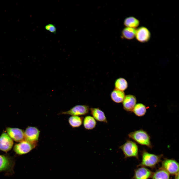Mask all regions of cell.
<instances>
[{
  "mask_svg": "<svg viewBox=\"0 0 179 179\" xmlns=\"http://www.w3.org/2000/svg\"><path fill=\"white\" fill-rule=\"evenodd\" d=\"M129 137L138 144L146 145L150 148L152 147L150 141V137L148 133L142 129L130 133Z\"/></svg>",
  "mask_w": 179,
  "mask_h": 179,
  "instance_id": "obj_1",
  "label": "cell"
},
{
  "mask_svg": "<svg viewBox=\"0 0 179 179\" xmlns=\"http://www.w3.org/2000/svg\"><path fill=\"white\" fill-rule=\"evenodd\" d=\"M162 156L151 154L144 150L142 153L141 162L138 166L153 167L161 161Z\"/></svg>",
  "mask_w": 179,
  "mask_h": 179,
  "instance_id": "obj_2",
  "label": "cell"
},
{
  "mask_svg": "<svg viewBox=\"0 0 179 179\" xmlns=\"http://www.w3.org/2000/svg\"><path fill=\"white\" fill-rule=\"evenodd\" d=\"M15 163L14 157L8 155H0V172H4L8 174H12Z\"/></svg>",
  "mask_w": 179,
  "mask_h": 179,
  "instance_id": "obj_3",
  "label": "cell"
},
{
  "mask_svg": "<svg viewBox=\"0 0 179 179\" xmlns=\"http://www.w3.org/2000/svg\"><path fill=\"white\" fill-rule=\"evenodd\" d=\"M119 148L123 151L125 158L131 157L138 158V146L134 142L127 140L125 143L120 146Z\"/></svg>",
  "mask_w": 179,
  "mask_h": 179,
  "instance_id": "obj_4",
  "label": "cell"
},
{
  "mask_svg": "<svg viewBox=\"0 0 179 179\" xmlns=\"http://www.w3.org/2000/svg\"><path fill=\"white\" fill-rule=\"evenodd\" d=\"M37 142H31L25 140L16 144L13 150L18 155L24 154L29 153L37 145Z\"/></svg>",
  "mask_w": 179,
  "mask_h": 179,
  "instance_id": "obj_5",
  "label": "cell"
},
{
  "mask_svg": "<svg viewBox=\"0 0 179 179\" xmlns=\"http://www.w3.org/2000/svg\"><path fill=\"white\" fill-rule=\"evenodd\" d=\"M162 168L169 174L175 175L179 173V164L176 161L172 159H166L162 163Z\"/></svg>",
  "mask_w": 179,
  "mask_h": 179,
  "instance_id": "obj_6",
  "label": "cell"
},
{
  "mask_svg": "<svg viewBox=\"0 0 179 179\" xmlns=\"http://www.w3.org/2000/svg\"><path fill=\"white\" fill-rule=\"evenodd\" d=\"M40 132L36 127H28L24 132V140L30 142H38Z\"/></svg>",
  "mask_w": 179,
  "mask_h": 179,
  "instance_id": "obj_7",
  "label": "cell"
},
{
  "mask_svg": "<svg viewBox=\"0 0 179 179\" xmlns=\"http://www.w3.org/2000/svg\"><path fill=\"white\" fill-rule=\"evenodd\" d=\"M89 107L87 105H77L75 106L69 110L63 112L59 114L78 116L87 114L89 112Z\"/></svg>",
  "mask_w": 179,
  "mask_h": 179,
  "instance_id": "obj_8",
  "label": "cell"
},
{
  "mask_svg": "<svg viewBox=\"0 0 179 179\" xmlns=\"http://www.w3.org/2000/svg\"><path fill=\"white\" fill-rule=\"evenodd\" d=\"M13 144V140L6 133H3L0 136V150L7 152L12 148Z\"/></svg>",
  "mask_w": 179,
  "mask_h": 179,
  "instance_id": "obj_9",
  "label": "cell"
},
{
  "mask_svg": "<svg viewBox=\"0 0 179 179\" xmlns=\"http://www.w3.org/2000/svg\"><path fill=\"white\" fill-rule=\"evenodd\" d=\"M151 35L149 30L144 26H141L136 29L135 37L139 42L145 43L150 40Z\"/></svg>",
  "mask_w": 179,
  "mask_h": 179,
  "instance_id": "obj_10",
  "label": "cell"
},
{
  "mask_svg": "<svg viewBox=\"0 0 179 179\" xmlns=\"http://www.w3.org/2000/svg\"><path fill=\"white\" fill-rule=\"evenodd\" d=\"M7 134L15 141L20 142L24 140V132L20 129L17 128H7Z\"/></svg>",
  "mask_w": 179,
  "mask_h": 179,
  "instance_id": "obj_11",
  "label": "cell"
},
{
  "mask_svg": "<svg viewBox=\"0 0 179 179\" xmlns=\"http://www.w3.org/2000/svg\"><path fill=\"white\" fill-rule=\"evenodd\" d=\"M124 109L127 111H133L136 104V99L134 95L128 94L125 96L122 102Z\"/></svg>",
  "mask_w": 179,
  "mask_h": 179,
  "instance_id": "obj_12",
  "label": "cell"
},
{
  "mask_svg": "<svg viewBox=\"0 0 179 179\" xmlns=\"http://www.w3.org/2000/svg\"><path fill=\"white\" fill-rule=\"evenodd\" d=\"M153 173L148 169L142 167L134 170L132 179H148L152 177Z\"/></svg>",
  "mask_w": 179,
  "mask_h": 179,
  "instance_id": "obj_13",
  "label": "cell"
},
{
  "mask_svg": "<svg viewBox=\"0 0 179 179\" xmlns=\"http://www.w3.org/2000/svg\"><path fill=\"white\" fill-rule=\"evenodd\" d=\"M90 113L97 121L107 123L108 121L104 113L98 108H91Z\"/></svg>",
  "mask_w": 179,
  "mask_h": 179,
  "instance_id": "obj_14",
  "label": "cell"
},
{
  "mask_svg": "<svg viewBox=\"0 0 179 179\" xmlns=\"http://www.w3.org/2000/svg\"><path fill=\"white\" fill-rule=\"evenodd\" d=\"M125 96L124 91L115 89L111 92L110 96L114 102L119 103L123 102Z\"/></svg>",
  "mask_w": 179,
  "mask_h": 179,
  "instance_id": "obj_15",
  "label": "cell"
},
{
  "mask_svg": "<svg viewBox=\"0 0 179 179\" xmlns=\"http://www.w3.org/2000/svg\"><path fill=\"white\" fill-rule=\"evenodd\" d=\"M136 31V29L126 27L122 31V37L128 40L132 39L135 37Z\"/></svg>",
  "mask_w": 179,
  "mask_h": 179,
  "instance_id": "obj_16",
  "label": "cell"
},
{
  "mask_svg": "<svg viewBox=\"0 0 179 179\" xmlns=\"http://www.w3.org/2000/svg\"><path fill=\"white\" fill-rule=\"evenodd\" d=\"M139 21L133 16L128 17L124 21V25L126 27L134 28H136L139 25Z\"/></svg>",
  "mask_w": 179,
  "mask_h": 179,
  "instance_id": "obj_17",
  "label": "cell"
},
{
  "mask_svg": "<svg viewBox=\"0 0 179 179\" xmlns=\"http://www.w3.org/2000/svg\"><path fill=\"white\" fill-rule=\"evenodd\" d=\"M96 124V122L95 120L92 116H87L84 119V126L87 130H91L93 129L95 127Z\"/></svg>",
  "mask_w": 179,
  "mask_h": 179,
  "instance_id": "obj_18",
  "label": "cell"
},
{
  "mask_svg": "<svg viewBox=\"0 0 179 179\" xmlns=\"http://www.w3.org/2000/svg\"><path fill=\"white\" fill-rule=\"evenodd\" d=\"M152 179H170L169 174L162 168L153 173Z\"/></svg>",
  "mask_w": 179,
  "mask_h": 179,
  "instance_id": "obj_19",
  "label": "cell"
},
{
  "mask_svg": "<svg viewBox=\"0 0 179 179\" xmlns=\"http://www.w3.org/2000/svg\"><path fill=\"white\" fill-rule=\"evenodd\" d=\"M83 119V117L72 116L69 118L68 122L72 128L78 127L82 125Z\"/></svg>",
  "mask_w": 179,
  "mask_h": 179,
  "instance_id": "obj_20",
  "label": "cell"
},
{
  "mask_svg": "<svg viewBox=\"0 0 179 179\" xmlns=\"http://www.w3.org/2000/svg\"><path fill=\"white\" fill-rule=\"evenodd\" d=\"M133 111L136 115L139 117L142 116L146 113V108L143 104L138 103L135 105Z\"/></svg>",
  "mask_w": 179,
  "mask_h": 179,
  "instance_id": "obj_21",
  "label": "cell"
},
{
  "mask_svg": "<svg viewBox=\"0 0 179 179\" xmlns=\"http://www.w3.org/2000/svg\"><path fill=\"white\" fill-rule=\"evenodd\" d=\"M128 83L125 79L120 78L117 79L115 83V89L124 91L128 87Z\"/></svg>",
  "mask_w": 179,
  "mask_h": 179,
  "instance_id": "obj_22",
  "label": "cell"
},
{
  "mask_svg": "<svg viewBox=\"0 0 179 179\" xmlns=\"http://www.w3.org/2000/svg\"><path fill=\"white\" fill-rule=\"evenodd\" d=\"M45 29L50 32L54 33H55L56 29L55 26L52 24H50L46 25L45 27Z\"/></svg>",
  "mask_w": 179,
  "mask_h": 179,
  "instance_id": "obj_23",
  "label": "cell"
},
{
  "mask_svg": "<svg viewBox=\"0 0 179 179\" xmlns=\"http://www.w3.org/2000/svg\"><path fill=\"white\" fill-rule=\"evenodd\" d=\"M175 179H179V173L175 175Z\"/></svg>",
  "mask_w": 179,
  "mask_h": 179,
  "instance_id": "obj_24",
  "label": "cell"
}]
</instances>
